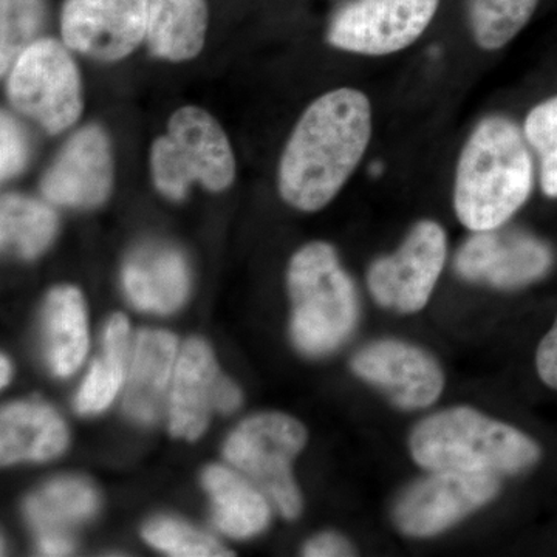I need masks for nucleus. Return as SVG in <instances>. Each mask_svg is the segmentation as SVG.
Here are the masks:
<instances>
[{"instance_id": "1", "label": "nucleus", "mask_w": 557, "mask_h": 557, "mask_svg": "<svg viewBox=\"0 0 557 557\" xmlns=\"http://www.w3.org/2000/svg\"><path fill=\"white\" fill-rule=\"evenodd\" d=\"M372 137V108L357 89L319 97L302 113L281 157L282 199L300 211H319L357 170Z\"/></svg>"}, {"instance_id": "2", "label": "nucleus", "mask_w": 557, "mask_h": 557, "mask_svg": "<svg viewBox=\"0 0 557 557\" xmlns=\"http://www.w3.org/2000/svg\"><path fill=\"white\" fill-rule=\"evenodd\" d=\"M533 183V157L523 129L507 116H487L458 159L457 218L474 233L500 228L527 203Z\"/></svg>"}, {"instance_id": "3", "label": "nucleus", "mask_w": 557, "mask_h": 557, "mask_svg": "<svg viewBox=\"0 0 557 557\" xmlns=\"http://www.w3.org/2000/svg\"><path fill=\"white\" fill-rule=\"evenodd\" d=\"M410 453L429 471L515 474L541 457L536 443L518 429L471 408H453L421 421L410 435Z\"/></svg>"}, {"instance_id": "4", "label": "nucleus", "mask_w": 557, "mask_h": 557, "mask_svg": "<svg viewBox=\"0 0 557 557\" xmlns=\"http://www.w3.org/2000/svg\"><path fill=\"white\" fill-rule=\"evenodd\" d=\"M292 336L307 355L330 354L354 332L358 296L335 249L324 242L300 248L288 267Z\"/></svg>"}, {"instance_id": "5", "label": "nucleus", "mask_w": 557, "mask_h": 557, "mask_svg": "<svg viewBox=\"0 0 557 557\" xmlns=\"http://www.w3.org/2000/svg\"><path fill=\"white\" fill-rule=\"evenodd\" d=\"M156 188L171 200H183L193 183L222 193L236 178V159L225 131L207 110L186 106L168 123V135L150 150Z\"/></svg>"}, {"instance_id": "6", "label": "nucleus", "mask_w": 557, "mask_h": 557, "mask_svg": "<svg viewBox=\"0 0 557 557\" xmlns=\"http://www.w3.org/2000/svg\"><path fill=\"white\" fill-rule=\"evenodd\" d=\"M307 431L285 413L249 417L226 440L225 457L276 505L285 519H296L302 497L292 463L306 446Z\"/></svg>"}, {"instance_id": "7", "label": "nucleus", "mask_w": 557, "mask_h": 557, "mask_svg": "<svg viewBox=\"0 0 557 557\" xmlns=\"http://www.w3.org/2000/svg\"><path fill=\"white\" fill-rule=\"evenodd\" d=\"M67 49L54 39L35 40L9 70L11 104L51 135L67 131L83 112L79 72Z\"/></svg>"}, {"instance_id": "8", "label": "nucleus", "mask_w": 557, "mask_h": 557, "mask_svg": "<svg viewBox=\"0 0 557 557\" xmlns=\"http://www.w3.org/2000/svg\"><path fill=\"white\" fill-rule=\"evenodd\" d=\"M438 5L440 0H354L333 16L327 39L351 53H397L426 32Z\"/></svg>"}, {"instance_id": "9", "label": "nucleus", "mask_w": 557, "mask_h": 557, "mask_svg": "<svg viewBox=\"0 0 557 557\" xmlns=\"http://www.w3.org/2000/svg\"><path fill=\"white\" fill-rule=\"evenodd\" d=\"M446 255L445 230L432 220L418 222L397 252L370 267V293L380 306L401 313H417L431 299Z\"/></svg>"}, {"instance_id": "10", "label": "nucleus", "mask_w": 557, "mask_h": 557, "mask_svg": "<svg viewBox=\"0 0 557 557\" xmlns=\"http://www.w3.org/2000/svg\"><path fill=\"white\" fill-rule=\"evenodd\" d=\"M498 487L491 472L432 471L399 498L395 522L408 536H435L493 500Z\"/></svg>"}, {"instance_id": "11", "label": "nucleus", "mask_w": 557, "mask_h": 557, "mask_svg": "<svg viewBox=\"0 0 557 557\" xmlns=\"http://www.w3.org/2000/svg\"><path fill=\"white\" fill-rule=\"evenodd\" d=\"M240 401V388L220 373L208 344L189 339L180 351L172 379L171 434L193 442L207 431L212 413L234 412Z\"/></svg>"}, {"instance_id": "12", "label": "nucleus", "mask_w": 557, "mask_h": 557, "mask_svg": "<svg viewBox=\"0 0 557 557\" xmlns=\"http://www.w3.org/2000/svg\"><path fill=\"white\" fill-rule=\"evenodd\" d=\"M149 0H65L61 33L69 50L98 61H120L148 30Z\"/></svg>"}, {"instance_id": "13", "label": "nucleus", "mask_w": 557, "mask_h": 557, "mask_svg": "<svg viewBox=\"0 0 557 557\" xmlns=\"http://www.w3.org/2000/svg\"><path fill=\"white\" fill-rule=\"evenodd\" d=\"M553 265L545 242L523 231H479L469 237L456 258L461 277L497 288H518L544 277Z\"/></svg>"}, {"instance_id": "14", "label": "nucleus", "mask_w": 557, "mask_h": 557, "mask_svg": "<svg viewBox=\"0 0 557 557\" xmlns=\"http://www.w3.org/2000/svg\"><path fill=\"white\" fill-rule=\"evenodd\" d=\"M112 186V148L98 126L73 134L40 183L47 200L69 208L98 207L108 199Z\"/></svg>"}, {"instance_id": "15", "label": "nucleus", "mask_w": 557, "mask_h": 557, "mask_svg": "<svg viewBox=\"0 0 557 557\" xmlns=\"http://www.w3.org/2000/svg\"><path fill=\"white\" fill-rule=\"evenodd\" d=\"M351 368L408 410L428 408L437 401L445 386L437 361L421 348L399 341L370 344L354 358Z\"/></svg>"}, {"instance_id": "16", "label": "nucleus", "mask_w": 557, "mask_h": 557, "mask_svg": "<svg viewBox=\"0 0 557 557\" xmlns=\"http://www.w3.org/2000/svg\"><path fill=\"white\" fill-rule=\"evenodd\" d=\"M123 285L138 310L172 313L188 296V265L177 249L146 245L132 252L124 263Z\"/></svg>"}, {"instance_id": "17", "label": "nucleus", "mask_w": 557, "mask_h": 557, "mask_svg": "<svg viewBox=\"0 0 557 557\" xmlns=\"http://www.w3.org/2000/svg\"><path fill=\"white\" fill-rule=\"evenodd\" d=\"M177 338L164 330H143L135 343L124 410L139 423L160 417L177 366Z\"/></svg>"}, {"instance_id": "18", "label": "nucleus", "mask_w": 557, "mask_h": 557, "mask_svg": "<svg viewBox=\"0 0 557 557\" xmlns=\"http://www.w3.org/2000/svg\"><path fill=\"white\" fill-rule=\"evenodd\" d=\"M69 432L53 408L38 399L11 403L0 416L2 465L46 461L67 448Z\"/></svg>"}, {"instance_id": "19", "label": "nucleus", "mask_w": 557, "mask_h": 557, "mask_svg": "<svg viewBox=\"0 0 557 557\" xmlns=\"http://www.w3.org/2000/svg\"><path fill=\"white\" fill-rule=\"evenodd\" d=\"M211 497L212 520L226 536L248 539L265 530L270 522V498L237 472L212 465L203 474Z\"/></svg>"}, {"instance_id": "20", "label": "nucleus", "mask_w": 557, "mask_h": 557, "mask_svg": "<svg viewBox=\"0 0 557 557\" xmlns=\"http://www.w3.org/2000/svg\"><path fill=\"white\" fill-rule=\"evenodd\" d=\"M44 336L51 372L61 379L75 373L89 348L86 306L78 288L51 289L44 307Z\"/></svg>"}, {"instance_id": "21", "label": "nucleus", "mask_w": 557, "mask_h": 557, "mask_svg": "<svg viewBox=\"0 0 557 557\" xmlns=\"http://www.w3.org/2000/svg\"><path fill=\"white\" fill-rule=\"evenodd\" d=\"M207 28V0H149L146 42L153 57L194 60L203 49Z\"/></svg>"}, {"instance_id": "22", "label": "nucleus", "mask_w": 557, "mask_h": 557, "mask_svg": "<svg viewBox=\"0 0 557 557\" xmlns=\"http://www.w3.org/2000/svg\"><path fill=\"white\" fill-rule=\"evenodd\" d=\"M129 330L124 314H115L108 322L101 355L91 364L76 394L75 408L83 416L102 412L119 395L129 362Z\"/></svg>"}, {"instance_id": "23", "label": "nucleus", "mask_w": 557, "mask_h": 557, "mask_svg": "<svg viewBox=\"0 0 557 557\" xmlns=\"http://www.w3.org/2000/svg\"><path fill=\"white\" fill-rule=\"evenodd\" d=\"M98 494L86 480L62 478L47 483L25 504V516L39 534L65 533L97 512Z\"/></svg>"}, {"instance_id": "24", "label": "nucleus", "mask_w": 557, "mask_h": 557, "mask_svg": "<svg viewBox=\"0 0 557 557\" xmlns=\"http://www.w3.org/2000/svg\"><path fill=\"white\" fill-rule=\"evenodd\" d=\"M58 230L53 209L42 201L7 194L0 203V240L2 248L21 259L42 255Z\"/></svg>"}, {"instance_id": "25", "label": "nucleus", "mask_w": 557, "mask_h": 557, "mask_svg": "<svg viewBox=\"0 0 557 557\" xmlns=\"http://www.w3.org/2000/svg\"><path fill=\"white\" fill-rule=\"evenodd\" d=\"M539 0H469V22L475 42L498 50L511 42L533 17Z\"/></svg>"}, {"instance_id": "26", "label": "nucleus", "mask_w": 557, "mask_h": 557, "mask_svg": "<svg viewBox=\"0 0 557 557\" xmlns=\"http://www.w3.org/2000/svg\"><path fill=\"white\" fill-rule=\"evenodd\" d=\"M0 69L2 75L35 42L42 27V0H0Z\"/></svg>"}, {"instance_id": "27", "label": "nucleus", "mask_w": 557, "mask_h": 557, "mask_svg": "<svg viewBox=\"0 0 557 557\" xmlns=\"http://www.w3.org/2000/svg\"><path fill=\"white\" fill-rule=\"evenodd\" d=\"M143 537L153 548L177 557H223L233 556L214 537L171 518L150 520L143 528Z\"/></svg>"}, {"instance_id": "28", "label": "nucleus", "mask_w": 557, "mask_h": 557, "mask_svg": "<svg viewBox=\"0 0 557 557\" xmlns=\"http://www.w3.org/2000/svg\"><path fill=\"white\" fill-rule=\"evenodd\" d=\"M523 134L541 161L542 190L557 199V97L541 102L528 113Z\"/></svg>"}, {"instance_id": "29", "label": "nucleus", "mask_w": 557, "mask_h": 557, "mask_svg": "<svg viewBox=\"0 0 557 557\" xmlns=\"http://www.w3.org/2000/svg\"><path fill=\"white\" fill-rule=\"evenodd\" d=\"M30 145L20 123L2 113L0 119V175L3 182L13 178L27 166Z\"/></svg>"}, {"instance_id": "30", "label": "nucleus", "mask_w": 557, "mask_h": 557, "mask_svg": "<svg viewBox=\"0 0 557 557\" xmlns=\"http://www.w3.org/2000/svg\"><path fill=\"white\" fill-rule=\"evenodd\" d=\"M536 368L541 380L557 391V319L541 341L536 355Z\"/></svg>"}, {"instance_id": "31", "label": "nucleus", "mask_w": 557, "mask_h": 557, "mask_svg": "<svg viewBox=\"0 0 557 557\" xmlns=\"http://www.w3.org/2000/svg\"><path fill=\"white\" fill-rule=\"evenodd\" d=\"M304 555L309 557L354 556L355 552L346 539L338 534L324 533L311 539L304 547Z\"/></svg>"}, {"instance_id": "32", "label": "nucleus", "mask_w": 557, "mask_h": 557, "mask_svg": "<svg viewBox=\"0 0 557 557\" xmlns=\"http://www.w3.org/2000/svg\"><path fill=\"white\" fill-rule=\"evenodd\" d=\"M72 539L65 533H42L39 534L38 549L42 556H69L72 555Z\"/></svg>"}, {"instance_id": "33", "label": "nucleus", "mask_w": 557, "mask_h": 557, "mask_svg": "<svg viewBox=\"0 0 557 557\" xmlns=\"http://www.w3.org/2000/svg\"><path fill=\"white\" fill-rule=\"evenodd\" d=\"M11 379V364L7 357L0 358V384L5 387Z\"/></svg>"}]
</instances>
